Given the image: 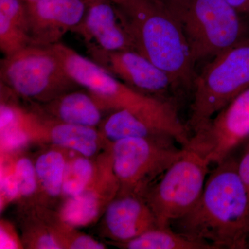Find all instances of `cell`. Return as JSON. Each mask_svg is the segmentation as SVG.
Masks as SVG:
<instances>
[{
    "label": "cell",
    "instance_id": "cell-11",
    "mask_svg": "<svg viewBox=\"0 0 249 249\" xmlns=\"http://www.w3.org/2000/svg\"><path fill=\"white\" fill-rule=\"evenodd\" d=\"M19 123L31 142H50L88 158L97 153L103 139L96 127L61 122L38 110L28 111L19 107Z\"/></svg>",
    "mask_w": 249,
    "mask_h": 249
},
{
    "label": "cell",
    "instance_id": "cell-8",
    "mask_svg": "<svg viewBox=\"0 0 249 249\" xmlns=\"http://www.w3.org/2000/svg\"><path fill=\"white\" fill-rule=\"evenodd\" d=\"M72 79L92 93L106 110L127 109L137 114L155 110L157 98L129 88L106 70L62 42L50 46Z\"/></svg>",
    "mask_w": 249,
    "mask_h": 249
},
{
    "label": "cell",
    "instance_id": "cell-10",
    "mask_svg": "<svg viewBox=\"0 0 249 249\" xmlns=\"http://www.w3.org/2000/svg\"><path fill=\"white\" fill-rule=\"evenodd\" d=\"M88 53L91 60L129 88L178 105L179 89L171 77L137 51L88 49Z\"/></svg>",
    "mask_w": 249,
    "mask_h": 249
},
{
    "label": "cell",
    "instance_id": "cell-30",
    "mask_svg": "<svg viewBox=\"0 0 249 249\" xmlns=\"http://www.w3.org/2000/svg\"><path fill=\"white\" fill-rule=\"evenodd\" d=\"M85 2H86L87 5L91 4V3L96 2V1H111V2L114 3V4H119L121 1H124V0H84Z\"/></svg>",
    "mask_w": 249,
    "mask_h": 249
},
{
    "label": "cell",
    "instance_id": "cell-31",
    "mask_svg": "<svg viewBox=\"0 0 249 249\" xmlns=\"http://www.w3.org/2000/svg\"><path fill=\"white\" fill-rule=\"evenodd\" d=\"M22 1L25 3H29V2H32V1H37V0H22Z\"/></svg>",
    "mask_w": 249,
    "mask_h": 249
},
{
    "label": "cell",
    "instance_id": "cell-4",
    "mask_svg": "<svg viewBox=\"0 0 249 249\" xmlns=\"http://www.w3.org/2000/svg\"><path fill=\"white\" fill-rule=\"evenodd\" d=\"M249 88V37L212 59L193 83L191 134Z\"/></svg>",
    "mask_w": 249,
    "mask_h": 249
},
{
    "label": "cell",
    "instance_id": "cell-7",
    "mask_svg": "<svg viewBox=\"0 0 249 249\" xmlns=\"http://www.w3.org/2000/svg\"><path fill=\"white\" fill-rule=\"evenodd\" d=\"M178 144L170 136L134 137L111 142L109 152L119 191L144 196L154 180L160 178L182 155L183 147H178Z\"/></svg>",
    "mask_w": 249,
    "mask_h": 249
},
{
    "label": "cell",
    "instance_id": "cell-28",
    "mask_svg": "<svg viewBox=\"0 0 249 249\" xmlns=\"http://www.w3.org/2000/svg\"><path fill=\"white\" fill-rule=\"evenodd\" d=\"M237 169L249 191V139L245 142L243 151L237 160Z\"/></svg>",
    "mask_w": 249,
    "mask_h": 249
},
{
    "label": "cell",
    "instance_id": "cell-16",
    "mask_svg": "<svg viewBox=\"0 0 249 249\" xmlns=\"http://www.w3.org/2000/svg\"><path fill=\"white\" fill-rule=\"evenodd\" d=\"M36 105L37 110L55 120L91 127L101 124L103 112L106 110L86 89L72 90L49 102Z\"/></svg>",
    "mask_w": 249,
    "mask_h": 249
},
{
    "label": "cell",
    "instance_id": "cell-6",
    "mask_svg": "<svg viewBox=\"0 0 249 249\" xmlns=\"http://www.w3.org/2000/svg\"><path fill=\"white\" fill-rule=\"evenodd\" d=\"M211 163L188 146L144 195L159 227H170L196 206L204 191Z\"/></svg>",
    "mask_w": 249,
    "mask_h": 249
},
{
    "label": "cell",
    "instance_id": "cell-24",
    "mask_svg": "<svg viewBox=\"0 0 249 249\" xmlns=\"http://www.w3.org/2000/svg\"><path fill=\"white\" fill-rule=\"evenodd\" d=\"M30 142V137L18 120L16 124L1 129V153L9 154L18 151Z\"/></svg>",
    "mask_w": 249,
    "mask_h": 249
},
{
    "label": "cell",
    "instance_id": "cell-19",
    "mask_svg": "<svg viewBox=\"0 0 249 249\" xmlns=\"http://www.w3.org/2000/svg\"><path fill=\"white\" fill-rule=\"evenodd\" d=\"M116 245L125 249H216L209 244L175 231L170 227L154 228L132 240Z\"/></svg>",
    "mask_w": 249,
    "mask_h": 249
},
{
    "label": "cell",
    "instance_id": "cell-21",
    "mask_svg": "<svg viewBox=\"0 0 249 249\" xmlns=\"http://www.w3.org/2000/svg\"><path fill=\"white\" fill-rule=\"evenodd\" d=\"M97 167L88 157L80 155L67 160L62 196L67 198L78 196L88 188L96 174Z\"/></svg>",
    "mask_w": 249,
    "mask_h": 249
},
{
    "label": "cell",
    "instance_id": "cell-20",
    "mask_svg": "<svg viewBox=\"0 0 249 249\" xmlns=\"http://www.w3.org/2000/svg\"><path fill=\"white\" fill-rule=\"evenodd\" d=\"M67 163L65 154L58 150H48L37 157L34 165L38 188L46 196L52 198L62 196Z\"/></svg>",
    "mask_w": 249,
    "mask_h": 249
},
{
    "label": "cell",
    "instance_id": "cell-13",
    "mask_svg": "<svg viewBox=\"0 0 249 249\" xmlns=\"http://www.w3.org/2000/svg\"><path fill=\"white\" fill-rule=\"evenodd\" d=\"M120 190V184L113 171L111 156L96 169L92 181L78 196L67 198L60 209L61 222L73 228L91 225L105 213L108 205Z\"/></svg>",
    "mask_w": 249,
    "mask_h": 249
},
{
    "label": "cell",
    "instance_id": "cell-15",
    "mask_svg": "<svg viewBox=\"0 0 249 249\" xmlns=\"http://www.w3.org/2000/svg\"><path fill=\"white\" fill-rule=\"evenodd\" d=\"M104 213L108 236L116 243L127 242L159 227L145 197L132 192L119 191Z\"/></svg>",
    "mask_w": 249,
    "mask_h": 249
},
{
    "label": "cell",
    "instance_id": "cell-1",
    "mask_svg": "<svg viewBox=\"0 0 249 249\" xmlns=\"http://www.w3.org/2000/svg\"><path fill=\"white\" fill-rule=\"evenodd\" d=\"M234 155L215 165L193 209L176 221L178 231L216 249H249V191Z\"/></svg>",
    "mask_w": 249,
    "mask_h": 249
},
{
    "label": "cell",
    "instance_id": "cell-27",
    "mask_svg": "<svg viewBox=\"0 0 249 249\" xmlns=\"http://www.w3.org/2000/svg\"><path fill=\"white\" fill-rule=\"evenodd\" d=\"M0 240L1 249H21L23 247L13 228L4 222H1Z\"/></svg>",
    "mask_w": 249,
    "mask_h": 249
},
{
    "label": "cell",
    "instance_id": "cell-14",
    "mask_svg": "<svg viewBox=\"0 0 249 249\" xmlns=\"http://www.w3.org/2000/svg\"><path fill=\"white\" fill-rule=\"evenodd\" d=\"M71 32L79 36L87 49L106 52L134 50L119 9L111 1L88 4L84 17Z\"/></svg>",
    "mask_w": 249,
    "mask_h": 249
},
{
    "label": "cell",
    "instance_id": "cell-12",
    "mask_svg": "<svg viewBox=\"0 0 249 249\" xmlns=\"http://www.w3.org/2000/svg\"><path fill=\"white\" fill-rule=\"evenodd\" d=\"M31 45L50 47L79 24L86 12L84 0H37L25 3Z\"/></svg>",
    "mask_w": 249,
    "mask_h": 249
},
{
    "label": "cell",
    "instance_id": "cell-22",
    "mask_svg": "<svg viewBox=\"0 0 249 249\" xmlns=\"http://www.w3.org/2000/svg\"><path fill=\"white\" fill-rule=\"evenodd\" d=\"M60 220V219H59ZM52 231L62 249H104L106 246L93 237L74 231L73 227L67 225L60 220L59 225L52 226Z\"/></svg>",
    "mask_w": 249,
    "mask_h": 249
},
{
    "label": "cell",
    "instance_id": "cell-2",
    "mask_svg": "<svg viewBox=\"0 0 249 249\" xmlns=\"http://www.w3.org/2000/svg\"><path fill=\"white\" fill-rule=\"evenodd\" d=\"M116 6L134 50L166 72L178 89L192 90L196 64L181 26L164 1L124 0Z\"/></svg>",
    "mask_w": 249,
    "mask_h": 249
},
{
    "label": "cell",
    "instance_id": "cell-18",
    "mask_svg": "<svg viewBox=\"0 0 249 249\" xmlns=\"http://www.w3.org/2000/svg\"><path fill=\"white\" fill-rule=\"evenodd\" d=\"M100 132L110 143L127 138H152L170 136L160 126L127 109L113 111L102 121Z\"/></svg>",
    "mask_w": 249,
    "mask_h": 249
},
{
    "label": "cell",
    "instance_id": "cell-5",
    "mask_svg": "<svg viewBox=\"0 0 249 249\" xmlns=\"http://www.w3.org/2000/svg\"><path fill=\"white\" fill-rule=\"evenodd\" d=\"M1 85L19 97L42 104L81 88L68 74L50 47L29 45L4 56Z\"/></svg>",
    "mask_w": 249,
    "mask_h": 249
},
{
    "label": "cell",
    "instance_id": "cell-25",
    "mask_svg": "<svg viewBox=\"0 0 249 249\" xmlns=\"http://www.w3.org/2000/svg\"><path fill=\"white\" fill-rule=\"evenodd\" d=\"M32 232H29L27 239L24 242H27L29 248L37 249H61L60 245L56 236L55 235L52 228L49 230L45 229H34Z\"/></svg>",
    "mask_w": 249,
    "mask_h": 249
},
{
    "label": "cell",
    "instance_id": "cell-29",
    "mask_svg": "<svg viewBox=\"0 0 249 249\" xmlns=\"http://www.w3.org/2000/svg\"><path fill=\"white\" fill-rule=\"evenodd\" d=\"M234 9L249 22V0H226Z\"/></svg>",
    "mask_w": 249,
    "mask_h": 249
},
{
    "label": "cell",
    "instance_id": "cell-26",
    "mask_svg": "<svg viewBox=\"0 0 249 249\" xmlns=\"http://www.w3.org/2000/svg\"><path fill=\"white\" fill-rule=\"evenodd\" d=\"M19 198V189L15 175L13 165L1 170V205L11 202Z\"/></svg>",
    "mask_w": 249,
    "mask_h": 249
},
{
    "label": "cell",
    "instance_id": "cell-17",
    "mask_svg": "<svg viewBox=\"0 0 249 249\" xmlns=\"http://www.w3.org/2000/svg\"><path fill=\"white\" fill-rule=\"evenodd\" d=\"M31 45L29 19L22 0H0V49L4 56Z\"/></svg>",
    "mask_w": 249,
    "mask_h": 249
},
{
    "label": "cell",
    "instance_id": "cell-32",
    "mask_svg": "<svg viewBox=\"0 0 249 249\" xmlns=\"http://www.w3.org/2000/svg\"><path fill=\"white\" fill-rule=\"evenodd\" d=\"M162 1H169V0H162Z\"/></svg>",
    "mask_w": 249,
    "mask_h": 249
},
{
    "label": "cell",
    "instance_id": "cell-9",
    "mask_svg": "<svg viewBox=\"0 0 249 249\" xmlns=\"http://www.w3.org/2000/svg\"><path fill=\"white\" fill-rule=\"evenodd\" d=\"M249 139V88L192 134L187 146L211 164L217 165L233 155Z\"/></svg>",
    "mask_w": 249,
    "mask_h": 249
},
{
    "label": "cell",
    "instance_id": "cell-3",
    "mask_svg": "<svg viewBox=\"0 0 249 249\" xmlns=\"http://www.w3.org/2000/svg\"><path fill=\"white\" fill-rule=\"evenodd\" d=\"M163 1L179 23L195 64L249 37V22L226 0Z\"/></svg>",
    "mask_w": 249,
    "mask_h": 249
},
{
    "label": "cell",
    "instance_id": "cell-23",
    "mask_svg": "<svg viewBox=\"0 0 249 249\" xmlns=\"http://www.w3.org/2000/svg\"><path fill=\"white\" fill-rule=\"evenodd\" d=\"M19 189V198L34 196L38 189L35 165L30 159L22 157L12 163Z\"/></svg>",
    "mask_w": 249,
    "mask_h": 249
}]
</instances>
